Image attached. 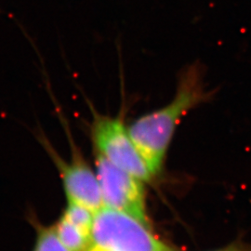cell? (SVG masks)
I'll return each mask as SVG.
<instances>
[{"mask_svg":"<svg viewBox=\"0 0 251 251\" xmlns=\"http://www.w3.org/2000/svg\"><path fill=\"white\" fill-rule=\"evenodd\" d=\"M213 95L205 83L204 64L191 63L179 72L171 101L143 115L128 126L129 134L153 176L161 171L181 119L193 109L211 100Z\"/></svg>","mask_w":251,"mask_h":251,"instance_id":"1","label":"cell"},{"mask_svg":"<svg viewBox=\"0 0 251 251\" xmlns=\"http://www.w3.org/2000/svg\"><path fill=\"white\" fill-rule=\"evenodd\" d=\"M91 138L95 152L117 168L143 181L153 177L147 163L138 150L124 120V106L117 117L102 115L90 103Z\"/></svg>","mask_w":251,"mask_h":251,"instance_id":"2","label":"cell"},{"mask_svg":"<svg viewBox=\"0 0 251 251\" xmlns=\"http://www.w3.org/2000/svg\"><path fill=\"white\" fill-rule=\"evenodd\" d=\"M91 243L109 251H177L147 224L105 206L94 214Z\"/></svg>","mask_w":251,"mask_h":251,"instance_id":"3","label":"cell"},{"mask_svg":"<svg viewBox=\"0 0 251 251\" xmlns=\"http://www.w3.org/2000/svg\"><path fill=\"white\" fill-rule=\"evenodd\" d=\"M95 163L103 206L126 213L148 225L144 181L117 168L98 152Z\"/></svg>","mask_w":251,"mask_h":251,"instance_id":"4","label":"cell"},{"mask_svg":"<svg viewBox=\"0 0 251 251\" xmlns=\"http://www.w3.org/2000/svg\"><path fill=\"white\" fill-rule=\"evenodd\" d=\"M47 148L60 171L68 202L85 206L96 213L103 206L97 173L90 169L79 153L74 152L69 161H64L48 145Z\"/></svg>","mask_w":251,"mask_h":251,"instance_id":"5","label":"cell"},{"mask_svg":"<svg viewBox=\"0 0 251 251\" xmlns=\"http://www.w3.org/2000/svg\"><path fill=\"white\" fill-rule=\"evenodd\" d=\"M60 240L70 251H84L91 244V236L61 217L54 226Z\"/></svg>","mask_w":251,"mask_h":251,"instance_id":"6","label":"cell"},{"mask_svg":"<svg viewBox=\"0 0 251 251\" xmlns=\"http://www.w3.org/2000/svg\"><path fill=\"white\" fill-rule=\"evenodd\" d=\"M94 214L89 208L78 204L68 202L62 217L75 225L82 232L91 236Z\"/></svg>","mask_w":251,"mask_h":251,"instance_id":"7","label":"cell"},{"mask_svg":"<svg viewBox=\"0 0 251 251\" xmlns=\"http://www.w3.org/2000/svg\"><path fill=\"white\" fill-rule=\"evenodd\" d=\"M33 251H70L60 240L54 227L40 226L37 229Z\"/></svg>","mask_w":251,"mask_h":251,"instance_id":"8","label":"cell"},{"mask_svg":"<svg viewBox=\"0 0 251 251\" xmlns=\"http://www.w3.org/2000/svg\"><path fill=\"white\" fill-rule=\"evenodd\" d=\"M212 251H251V243L246 242L242 239H238L225 246V248Z\"/></svg>","mask_w":251,"mask_h":251,"instance_id":"9","label":"cell"},{"mask_svg":"<svg viewBox=\"0 0 251 251\" xmlns=\"http://www.w3.org/2000/svg\"><path fill=\"white\" fill-rule=\"evenodd\" d=\"M84 251H106V250H104V249H102V248H100L99 246H96V245H94V244H90V246L85 250Z\"/></svg>","mask_w":251,"mask_h":251,"instance_id":"10","label":"cell"}]
</instances>
